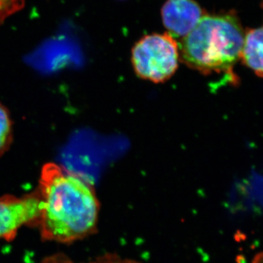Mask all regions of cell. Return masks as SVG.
<instances>
[{
	"label": "cell",
	"instance_id": "5",
	"mask_svg": "<svg viewBox=\"0 0 263 263\" xmlns=\"http://www.w3.org/2000/svg\"><path fill=\"white\" fill-rule=\"evenodd\" d=\"M164 27L173 37H184L206 13L195 0H167L161 11Z\"/></svg>",
	"mask_w": 263,
	"mask_h": 263
},
{
	"label": "cell",
	"instance_id": "2",
	"mask_svg": "<svg viewBox=\"0 0 263 263\" xmlns=\"http://www.w3.org/2000/svg\"><path fill=\"white\" fill-rule=\"evenodd\" d=\"M243 40V28L234 13H206L182 38L180 56L183 63L203 74H230L240 59Z\"/></svg>",
	"mask_w": 263,
	"mask_h": 263
},
{
	"label": "cell",
	"instance_id": "1",
	"mask_svg": "<svg viewBox=\"0 0 263 263\" xmlns=\"http://www.w3.org/2000/svg\"><path fill=\"white\" fill-rule=\"evenodd\" d=\"M41 235L70 243L91 234L98 222L99 202L92 189L55 163L43 165L40 179Z\"/></svg>",
	"mask_w": 263,
	"mask_h": 263
},
{
	"label": "cell",
	"instance_id": "4",
	"mask_svg": "<svg viewBox=\"0 0 263 263\" xmlns=\"http://www.w3.org/2000/svg\"><path fill=\"white\" fill-rule=\"evenodd\" d=\"M41 200L39 194L24 197L5 195L0 198V238L12 240L18 228L39 220Z\"/></svg>",
	"mask_w": 263,
	"mask_h": 263
},
{
	"label": "cell",
	"instance_id": "10",
	"mask_svg": "<svg viewBox=\"0 0 263 263\" xmlns=\"http://www.w3.org/2000/svg\"><path fill=\"white\" fill-rule=\"evenodd\" d=\"M252 263H263V252L257 254L252 259Z\"/></svg>",
	"mask_w": 263,
	"mask_h": 263
},
{
	"label": "cell",
	"instance_id": "3",
	"mask_svg": "<svg viewBox=\"0 0 263 263\" xmlns=\"http://www.w3.org/2000/svg\"><path fill=\"white\" fill-rule=\"evenodd\" d=\"M179 59V44L168 32L144 36L132 50V63L137 76L156 84L174 75Z\"/></svg>",
	"mask_w": 263,
	"mask_h": 263
},
{
	"label": "cell",
	"instance_id": "8",
	"mask_svg": "<svg viewBox=\"0 0 263 263\" xmlns=\"http://www.w3.org/2000/svg\"><path fill=\"white\" fill-rule=\"evenodd\" d=\"M91 263H138L131 259H122L117 256L108 255L100 257L98 260Z\"/></svg>",
	"mask_w": 263,
	"mask_h": 263
},
{
	"label": "cell",
	"instance_id": "9",
	"mask_svg": "<svg viewBox=\"0 0 263 263\" xmlns=\"http://www.w3.org/2000/svg\"><path fill=\"white\" fill-rule=\"evenodd\" d=\"M41 263H73L65 256L57 255L48 257Z\"/></svg>",
	"mask_w": 263,
	"mask_h": 263
},
{
	"label": "cell",
	"instance_id": "7",
	"mask_svg": "<svg viewBox=\"0 0 263 263\" xmlns=\"http://www.w3.org/2000/svg\"><path fill=\"white\" fill-rule=\"evenodd\" d=\"M13 140V127L9 113L0 103V156L9 148Z\"/></svg>",
	"mask_w": 263,
	"mask_h": 263
},
{
	"label": "cell",
	"instance_id": "6",
	"mask_svg": "<svg viewBox=\"0 0 263 263\" xmlns=\"http://www.w3.org/2000/svg\"><path fill=\"white\" fill-rule=\"evenodd\" d=\"M240 59L257 76L263 77V27L251 29L245 34Z\"/></svg>",
	"mask_w": 263,
	"mask_h": 263
}]
</instances>
